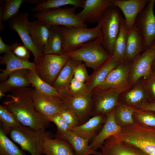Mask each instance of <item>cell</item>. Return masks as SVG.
Returning a JSON list of instances; mask_svg holds the SVG:
<instances>
[{
	"label": "cell",
	"mask_w": 155,
	"mask_h": 155,
	"mask_svg": "<svg viewBox=\"0 0 155 155\" xmlns=\"http://www.w3.org/2000/svg\"><path fill=\"white\" fill-rule=\"evenodd\" d=\"M11 45V50L18 57L29 61L30 51L23 44L15 43Z\"/></svg>",
	"instance_id": "60d3db41"
},
{
	"label": "cell",
	"mask_w": 155,
	"mask_h": 155,
	"mask_svg": "<svg viewBox=\"0 0 155 155\" xmlns=\"http://www.w3.org/2000/svg\"><path fill=\"white\" fill-rule=\"evenodd\" d=\"M145 50L144 42L139 30L134 24L129 30L125 60L133 62L142 51Z\"/></svg>",
	"instance_id": "cb8c5ba5"
},
{
	"label": "cell",
	"mask_w": 155,
	"mask_h": 155,
	"mask_svg": "<svg viewBox=\"0 0 155 155\" xmlns=\"http://www.w3.org/2000/svg\"><path fill=\"white\" fill-rule=\"evenodd\" d=\"M155 1L148 0L146 7L138 14L134 24L143 40L145 50L150 47L155 40Z\"/></svg>",
	"instance_id": "8fae6325"
},
{
	"label": "cell",
	"mask_w": 155,
	"mask_h": 155,
	"mask_svg": "<svg viewBox=\"0 0 155 155\" xmlns=\"http://www.w3.org/2000/svg\"><path fill=\"white\" fill-rule=\"evenodd\" d=\"M88 75L85 64L81 63L78 64L75 69L73 78L78 81L84 83L89 79Z\"/></svg>",
	"instance_id": "7bdbcfd3"
},
{
	"label": "cell",
	"mask_w": 155,
	"mask_h": 155,
	"mask_svg": "<svg viewBox=\"0 0 155 155\" xmlns=\"http://www.w3.org/2000/svg\"><path fill=\"white\" fill-rule=\"evenodd\" d=\"M120 10L115 6L108 8L98 22L100 26L102 44L111 56L113 55L114 45L119 33L122 18Z\"/></svg>",
	"instance_id": "5b68a950"
},
{
	"label": "cell",
	"mask_w": 155,
	"mask_h": 155,
	"mask_svg": "<svg viewBox=\"0 0 155 155\" xmlns=\"http://www.w3.org/2000/svg\"><path fill=\"white\" fill-rule=\"evenodd\" d=\"M59 91L63 105L76 115L80 125L87 121L92 117V100L91 92L73 94L66 90Z\"/></svg>",
	"instance_id": "ba28073f"
},
{
	"label": "cell",
	"mask_w": 155,
	"mask_h": 155,
	"mask_svg": "<svg viewBox=\"0 0 155 155\" xmlns=\"http://www.w3.org/2000/svg\"><path fill=\"white\" fill-rule=\"evenodd\" d=\"M133 118L134 121L147 127L155 128V115L149 111L135 108Z\"/></svg>",
	"instance_id": "74e56055"
},
{
	"label": "cell",
	"mask_w": 155,
	"mask_h": 155,
	"mask_svg": "<svg viewBox=\"0 0 155 155\" xmlns=\"http://www.w3.org/2000/svg\"><path fill=\"white\" fill-rule=\"evenodd\" d=\"M7 136L0 127V155H27Z\"/></svg>",
	"instance_id": "d590c367"
},
{
	"label": "cell",
	"mask_w": 155,
	"mask_h": 155,
	"mask_svg": "<svg viewBox=\"0 0 155 155\" xmlns=\"http://www.w3.org/2000/svg\"><path fill=\"white\" fill-rule=\"evenodd\" d=\"M128 31L125 19L122 18L119 33L114 44L113 55L115 56L119 63L125 61V53Z\"/></svg>",
	"instance_id": "f546056e"
},
{
	"label": "cell",
	"mask_w": 155,
	"mask_h": 155,
	"mask_svg": "<svg viewBox=\"0 0 155 155\" xmlns=\"http://www.w3.org/2000/svg\"><path fill=\"white\" fill-rule=\"evenodd\" d=\"M60 116L71 129L80 125L78 117L71 110L62 106L59 112Z\"/></svg>",
	"instance_id": "f35d334b"
},
{
	"label": "cell",
	"mask_w": 155,
	"mask_h": 155,
	"mask_svg": "<svg viewBox=\"0 0 155 155\" xmlns=\"http://www.w3.org/2000/svg\"><path fill=\"white\" fill-rule=\"evenodd\" d=\"M150 47L153 49L155 53V40L152 43ZM152 65H154V66H155V58L153 62Z\"/></svg>",
	"instance_id": "7dc6e473"
},
{
	"label": "cell",
	"mask_w": 155,
	"mask_h": 155,
	"mask_svg": "<svg viewBox=\"0 0 155 155\" xmlns=\"http://www.w3.org/2000/svg\"><path fill=\"white\" fill-rule=\"evenodd\" d=\"M119 64L114 55L96 69L89 76L85 83L87 91L90 93L96 87L102 84L111 71Z\"/></svg>",
	"instance_id": "44dd1931"
},
{
	"label": "cell",
	"mask_w": 155,
	"mask_h": 155,
	"mask_svg": "<svg viewBox=\"0 0 155 155\" xmlns=\"http://www.w3.org/2000/svg\"><path fill=\"white\" fill-rule=\"evenodd\" d=\"M65 41L64 53L75 50L84 44L101 38L100 25L95 27H76L59 26Z\"/></svg>",
	"instance_id": "52a82bcc"
},
{
	"label": "cell",
	"mask_w": 155,
	"mask_h": 155,
	"mask_svg": "<svg viewBox=\"0 0 155 155\" xmlns=\"http://www.w3.org/2000/svg\"><path fill=\"white\" fill-rule=\"evenodd\" d=\"M64 139L71 146L75 155H98L99 152L93 150L89 145L90 141L76 135L70 131L61 135H55Z\"/></svg>",
	"instance_id": "484cf974"
},
{
	"label": "cell",
	"mask_w": 155,
	"mask_h": 155,
	"mask_svg": "<svg viewBox=\"0 0 155 155\" xmlns=\"http://www.w3.org/2000/svg\"><path fill=\"white\" fill-rule=\"evenodd\" d=\"M65 54L75 60L84 62L86 66L94 70L111 56L102 46L101 38L86 43L77 49Z\"/></svg>",
	"instance_id": "277c9868"
},
{
	"label": "cell",
	"mask_w": 155,
	"mask_h": 155,
	"mask_svg": "<svg viewBox=\"0 0 155 155\" xmlns=\"http://www.w3.org/2000/svg\"><path fill=\"white\" fill-rule=\"evenodd\" d=\"M85 0H43L36 3L32 10V11L37 12L44 11L60 8L67 5L73 6L77 8H83Z\"/></svg>",
	"instance_id": "1f68e13d"
},
{
	"label": "cell",
	"mask_w": 155,
	"mask_h": 155,
	"mask_svg": "<svg viewBox=\"0 0 155 155\" xmlns=\"http://www.w3.org/2000/svg\"><path fill=\"white\" fill-rule=\"evenodd\" d=\"M114 113V109L106 115V119L102 127L89 145L94 150L97 151L101 148L106 139L120 131L121 127L116 123Z\"/></svg>",
	"instance_id": "7402d4cb"
},
{
	"label": "cell",
	"mask_w": 155,
	"mask_h": 155,
	"mask_svg": "<svg viewBox=\"0 0 155 155\" xmlns=\"http://www.w3.org/2000/svg\"><path fill=\"white\" fill-rule=\"evenodd\" d=\"M113 135L118 140L134 146L148 155H155V128L134 121L121 127L120 131Z\"/></svg>",
	"instance_id": "7a4b0ae2"
},
{
	"label": "cell",
	"mask_w": 155,
	"mask_h": 155,
	"mask_svg": "<svg viewBox=\"0 0 155 155\" xmlns=\"http://www.w3.org/2000/svg\"><path fill=\"white\" fill-rule=\"evenodd\" d=\"M50 121L54 123L57 126L58 131L55 135H63L70 131L71 129L62 119L59 113L52 116L50 119Z\"/></svg>",
	"instance_id": "ab89813d"
},
{
	"label": "cell",
	"mask_w": 155,
	"mask_h": 155,
	"mask_svg": "<svg viewBox=\"0 0 155 155\" xmlns=\"http://www.w3.org/2000/svg\"><path fill=\"white\" fill-rule=\"evenodd\" d=\"M32 88L28 87L12 90L2 105L13 113L22 125L35 130H45L50 122L35 108Z\"/></svg>",
	"instance_id": "6da1fadb"
},
{
	"label": "cell",
	"mask_w": 155,
	"mask_h": 155,
	"mask_svg": "<svg viewBox=\"0 0 155 155\" xmlns=\"http://www.w3.org/2000/svg\"><path fill=\"white\" fill-rule=\"evenodd\" d=\"M137 109L143 111L155 112V102L145 103Z\"/></svg>",
	"instance_id": "ee69618b"
},
{
	"label": "cell",
	"mask_w": 155,
	"mask_h": 155,
	"mask_svg": "<svg viewBox=\"0 0 155 155\" xmlns=\"http://www.w3.org/2000/svg\"><path fill=\"white\" fill-rule=\"evenodd\" d=\"M27 77L30 84L38 92L49 96L60 97L59 90L42 80L35 71L28 70Z\"/></svg>",
	"instance_id": "4dcf8cb0"
},
{
	"label": "cell",
	"mask_w": 155,
	"mask_h": 155,
	"mask_svg": "<svg viewBox=\"0 0 155 155\" xmlns=\"http://www.w3.org/2000/svg\"><path fill=\"white\" fill-rule=\"evenodd\" d=\"M114 6L112 0H86L83 9L77 14L84 22H98L105 11Z\"/></svg>",
	"instance_id": "9a60e30c"
},
{
	"label": "cell",
	"mask_w": 155,
	"mask_h": 155,
	"mask_svg": "<svg viewBox=\"0 0 155 155\" xmlns=\"http://www.w3.org/2000/svg\"><path fill=\"white\" fill-rule=\"evenodd\" d=\"M145 98L144 90L142 85L140 84L136 85L126 94L125 99L126 103L128 104L127 105L135 108V107H137V108L145 103Z\"/></svg>",
	"instance_id": "8d00e7d4"
},
{
	"label": "cell",
	"mask_w": 155,
	"mask_h": 155,
	"mask_svg": "<svg viewBox=\"0 0 155 155\" xmlns=\"http://www.w3.org/2000/svg\"><path fill=\"white\" fill-rule=\"evenodd\" d=\"M67 90L70 93L73 94L87 92L85 83L80 82L74 78L71 81Z\"/></svg>",
	"instance_id": "b9f144b4"
},
{
	"label": "cell",
	"mask_w": 155,
	"mask_h": 155,
	"mask_svg": "<svg viewBox=\"0 0 155 155\" xmlns=\"http://www.w3.org/2000/svg\"><path fill=\"white\" fill-rule=\"evenodd\" d=\"M31 93L36 109L50 121L52 116L59 113L62 106V102L60 98L43 94L37 91L34 88H32Z\"/></svg>",
	"instance_id": "4fadbf2b"
},
{
	"label": "cell",
	"mask_w": 155,
	"mask_h": 155,
	"mask_svg": "<svg viewBox=\"0 0 155 155\" xmlns=\"http://www.w3.org/2000/svg\"><path fill=\"white\" fill-rule=\"evenodd\" d=\"M43 154L46 155H75L71 146L64 139L46 137L44 142Z\"/></svg>",
	"instance_id": "4316f807"
},
{
	"label": "cell",
	"mask_w": 155,
	"mask_h": 155,
	"mask_svg": "<svg viewBox=\"0 0 155 155\" xmlns=\"http://www.w3.org/2000/svg\"><path fill=\"white\" fill-rule=\"evenodd\" d=\"M29 15L27 12L19 13L9 21V24L10 28L17 32L23 45L32 52L34 57V62L36 63L44 54L35 45L30 34Z\"/></svg>",
	"instance_id": "7c38bea8"
},
{
	"label": "cell",
	"mask_w": 155,
	"mask_h": 155,
	"mask_svg": "<svg viewBox=\"0 0 155 155\" xmlns=\"http://www.w3.org/2000/svg\"><path fill=\"white\" fill-rule=\"evenodd\" d=\"M51 27V26L37 20L28 23L29 32L32 40L43 54L47 45Z\"/></svg>",
	"instance_id": "603a6c76"
},
{
	"label": "cell",
	"mask_w": 155,
	"mask_h": 155,
	"mask_svg": "<svg viewBox=\"0 0 155 155\" xmlns=\"http://www.w3.org/2000/svg\"><path fill=\"white\" fill-rule=\"evenodd\" d=\"M98 155H148L131 144L117 140L113 135L104 142Z\"/></svg>",
	"instance_id": "2e32d148"
},
{
	"label": "cell",
	"mask_w": 155,
	"mask_h": 155,
	"mask_svg": "<svg viewBox=\"0 0 155 155\" xmlns=\"http://www.w3.org/2000/svg\"><path fill=\"white\" fill-rule=\"evenodd\" d=\"M0 63L6 66L4 69L0 70L1 82L6 80L10 73L18 70L26 69L36 71V63L19 58L11 50L0 57Z\"/></svg>",
	"instance_id": "ac0fdd59"
},
{
	"label": "cell",
	"mask_w": 155,
	"mask_h": 155,
	"mask_svg": "<svg viewBox=\"0 0 155 155\" xmlns=\"http://www.w3.org/2000/svg\"><path fill=\"white\" fill-rule=\"evenodd\" d=\"M11 50V45L5 44L0 37V53L4 54Z\"/></svg>",
	"instance_id": "f6af8a7d"
},
{
	"label": "cell",
	"mask_w": 155,
	"mask_h": 155,
	"mask_svg": "<svg viewBox=\"0 0 155 155\" xmlns=\"http://www.w3.org/2000/svg\"><path fill=\"white\" fill-rule=\"evenodd\" d=\"M69 57L62 68L52 86L60 90L68 89L70 82L73 78L76 67L82 63Z\"/></svg>",
	"instance_id": "83f0119b"
},
{
	"label": "cell",
	"mask_w": 155,
	"mask_h": 155,
	"mask_svg": "<svg viewBox=\"0 0 155 155\" xmlns=\"http://www.w3.org/2000/svg\"><path fill=\"white\" fill-rule=\"evenodd\" d=\"M28 70L22 69L13 71L9 74L6 80L0 82V98L5 96V94L6 92L31 85L27 77Z\"/></svg>",
	"instance_id": "d4e9b609"
},
{
	"label": "cell",
	"mask_w": 155,
	"mask_h": 155,
	"mask_svg": "<svg viewBox=\"0 0 155 155\" xmlns=\"http://www.w3.org/2000/svg\"><path fill=\"white\" fill-rule=\"evenodd\" d=\"M77 8L73 6L59 8L36 12L34 17L37 20L49 26L87 27L76 13Z\"/></svg>",
	"instance_id": "8992f818"
},
{
	"label": "cell",
	"mask_w": 155,
	"mask_h": 155,
	"mask_svg": "<svg viewBox=\"0 0 155 155\" xmlns=\"http://www.w3.org/2000/svg\"><path fill=\"white\" fill-rule=\"evenodd\" d=\"M0 127L5 133L9 134L14 129L22 125L15 116L6 107L0 105Z\"/></svg>",
	"instance_id": "836d02e7"
},
{
	"label": "cell",
	"mask_w": 155,
	"mask_h": 155,
	"mask_svg": "<svg viewBox=\"0 0 155 155\" xmlns=\"http://www.w3.org/2000/svg\"><path fill=\"white\" fill-rule=\"evenodd\" d=\"M3 9V15L0 20V31L4 28L3 23L13 18L19 13V9L25 0H6Z\"/></svg>",
	"instance_id": "e575fe53"
},
{
	"label": "cell",
	"mask_w": 155,
	"mask_h": 155,
	"mask_svg": "<svg viewBox=\"0 0 155 155\" xmlns=\"http://www.w3.org/2000/svg\"><path fill=\"white\" fill-rule=\"evenodd\" d=\"M132 62L125 61L112 70L105 80L94 90H104L125 86Z\"/></svg>",
	"instance_id": "5bb4252c"
},
{
	"label": "cell",
	"mask_w": 155,
	"mask_h": 155,
	"mask_svg": "<svg viewBox=\"0 0 155 155\" xmlns=\"http://www.w3.org/2000/svg\"><path fill=\"white\" fill-rule=\"evenodd\" d=\"M11 139L30 155H41L45 139L51 138V133L45 130H35L22 125L13 129L9 133Z\"/></svg>",
	"instance_id": "3957f363"
},
{
	"label": "cell",
	"mask_w": 155,
	"mask_h": 155,
	"mask_svg": "<svg viewBox=\"0 0 155 155\" xmlns=\"http://www.w3.org/2000/svg\"><path fill=\"white\" fill-rule=\"evenodd\" d=\"M125 88L123 87L104 90H93L91 92L92 117L106 115L114 109L119 103V95Z\"/></svg>",
	"instance_id": "30bf717a"
},
{
	"label": "cell",
	"mask_w": 155,
	"mask_h": 155,
	"mask_svg": "<svg viewBox=\"0 0 155 155\" xmlns=\"http://www.w3.org/2000/svg\"><path fill=\"white\" fill-rule=\"evenodd\" d=\"M65 41L59 26H51L48 43L44 54H63Z\"/></svg>",
	"instance_id": "f1b7e54d"
},
{
	"label": "cell",
	"mask_w": 155,
	"mask_h": 155,
	"mask_svg": "<svg viewBox=\"0 0 155 155\" xmlns=\"http://www.w3.org/2000/svg\"><path fill=\"white\" fill-rule=\"evenodd\" d=\"M149 84L150 90L155 98V75L150 79Z\"/></svg>",
	"instance_id": "bcb514c9"
},
{
	"label": "cell",
	"mask_w": 155,
	"mask_h": 155,
	"mask_svg": "<svg viewBox=\"0 0 155 155\" xmlns=\"http://www.w3.org/2000/svg\"><path fill=\"white\" fill-rule=\"evenodd\" d=\"M106 118L107 115L93 116L84 123L72 128L70 131L82 138L92 140L102 127Z\"/></svg>",
	"instance_id": "ffe728a7"
},
{
	"label": "cell",
	"mask_w": 155,
	"mask_h": 155,
	"mask_svg": "<svg viewBox=\"0 0 155 155\" xmlns=\"http://www.w3.org/2000/svg\"><path fill=\"white\" fill-rule=\"evenodd\" d=\"M148 0H112L114 6L123 13L127 27L130 29L139 13L145 8Z\"/></svg>",
	"instance_id": "d6986e66"
},
{
	"label": "cell",
	"mask_w": 155,
	"mask_h": 155,
	"mask_svg": "<svg viewBox=\"0 0 155 155\" xmlns=\"http://www.w3.org/2000/svg\"><path fill=\"white\" fill-rule=\"evenodd\" d=\"M155 58V53L151 47L138 55L132 62L131 80L132 83L137 82L142 77H147L150 74Z\"/></svg>",
	"instance_id": "e0dca14e"
},
{
	"label": "cell",
	"mask_w": 155,
	"mask_h": 155,
	"mask_svg": "<svg viewBox=\"0 0 155 155\" xmlns=\"http://www.w3.org/2000/svg\"><path fill=\"white\" fill-rule=\"evenodd\" d=\"M69 58L65 53L44 54L36 63V72L42 80L52 86Z\"/></svg>",
	"instance_id": "9c48e42d"
},
{
	"label": "cell",
	"mask_w": 155,
	"mask_h": 155,
	"mask_svg": "<svg viewBox=\"0 0 155 155\" xmlns=\"http://www.w3.org/2000/svg\"><path fill=\"white\" fill-rule=\"evenodd\" d=\"M135 108L123 103H119L114 109L115 121L122 127L131 125L134 122L133 115Z\"/></svg>",
	"instance_id": "d6a6232c"
}]
</instances>
